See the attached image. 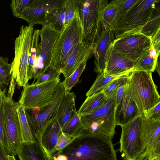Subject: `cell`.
I'll return each instance as SVG.
<instances>
[{
    "mask_svg": "<svg viewBox=\"0 0 160 160\" xmlns=\"http://www.w3.org/2000/svg\"><path fill=\"white\" fill-rule=\"evenodd\" d=\"M83 30V41L95 43L108 27L103 19L107 0H76Z\"/></svg>",
    "mask_w": 160,
    "mask_h": 160,
    "instance_id": "277c9868",
    "label": "cell"
},
{
    "mask_svg": "<svg viewBox=\"0 0 160 160\" xmlns=\"http://www.w3.org/2000/svg\"><path fill=\"white\" fill-rule=\"evenodd\" d=\"M95 43H80L69 58L62 73L65 78L70 76L83 62L87 61L94 53Z\"/></svg>",
    "mask_w": 160,
    "mask_h": 160,
    "instance_id": "ac0fdd59",
    "label": "cell"
},
{
    "mask_svg": "<svg viewBox=\"0 0 160 160\" xmlns=\"http://www.w3.org/2000/svg\"><path fill=\"white\" fill-rule=\"evenodd\" d=\"M128 80L127 93L135 102L141 114L160 102V96L152 73L132 71Z\"/></svg>",
    "mask_w": 160,
    "mask_h": 160,
    "instance_id": "5b68a950",
    "label": "cell"
},
{
    "mask_svg": "<svg viewBox=\"0 0 160 160\" xmlns=\"http://www.w3.org/2000/svg\"><path fill=\"white\" fill-rule=\"evenodd\" d=\"M141 115L136 104L126 92L116 108V126L123 125Z\"/></svg>",
    "mask_w": 160,
    "mask_h": 160,
    "instance_id": "ffe728a7",
    "label": "cell"
},
{
    "mask_svg": "<svg viewBox=\"0 0 160 160\" xmlns=\"http://www.w3.org/2000/svg\"><path fill=\"white\" fill-rule=\"evenodd\" d=\"M0 143L5 149L6 144L5 128L1 105L0 107Z\"/></svg>",
    "mask_w": 160,
    "mask_h": 160,
    "instance_id": "b9f144b4",
    "label": "cell"
},
{
    "mask_svg": "<svg viewBox=\"0 0 160 160\" xmlns=\"http://www.w3.org/2000/svg\"><path fill=\"white\" fill-rule=\"evenodd\" d=\"M151 38L152 44L153 48L157 52L160 54V29Z\"/></svg>",
    "mask_w": 160,
    "mask_h": 160,
    "instance_id": "7bdbcfd3",
    "label": "cell"
},
{
    "mask_svg": "<svg viewBox=\"0 0 160 160\" xmlns=\"http://www.w3.org/2000/svg\"><path fill=\"white\" fill-rule=\"evenodd\" d=\"M33 0H13L10 5L13 15L19 17L23 11L31 3Z\"/></svg>",
    "mask_w": 160,
    "mask_h": 160,
    "instance_id": "e575fe53",
    "label": "cell"
},
{
    "mask_svg": "<svg viewBox=\"0 0 160 160\" xmlns=\"http://www.w3.org/2000/svg\"><path fill=\"white\" fill-rule=\"evenodd\" d=\"M20 160H48L39 142L22 143L17 154Z\"/></svg>",
    "mask_w": 160,
    "mask_h": 160,
    "instance_id": "603a6c76",
    "label": "cell"
},
{
    "mask_svg": "<svg viewBox=\"0 0 160 160\" xmlns=\"http://www.w3.org/2000/svg\"><path fill=\"white\" fill-rule=\"evenodd\" d=\"M134 160H151V153L149 152H146Z\"/></svg>",
    "mask_w": 160,
    "mask_h": 160,
    "instance_id": "f6af8a7d",
    "label": "cell"
},
{
    "mask_svg": "<svg viewBox=\"0 0 160 160\" xmlns=\"http://www.w3.org/2000/svg\"><path fill=\"white\" fill-rule=\"evenodd\" d=\"M66 17L65 28L73 18L78 9L76 0H67L65 5Z\"/></svg>",
    "mask_w": 160,
    "mask_h": 160,
    "instance_id": "8d00e7d4",
    "label": "cell"
},
{
    "mask_svg": "<svg viewBox=\"0 0 160 160\" xmlns=\"http://www.w3.org/2000/svg\"><path fill=\"white\" fill-rule=\"evenodd\" d=\"M112 139L83 128L48 160H117Z\"/></svg>",
    "mask_w": 160,
    "mask_h": 160,
    "instance_id": "6da1fadb",
    "label": "cell"
},
{
    "mask_svg": "<svg viewBox=\"0 0 160 160\" xmlns=\"http://www.w3.org/2000/svg\"><path fill=\"white\" fill-rule=\"evenodd\" d=\"M33 26L22 25L15 40L14 57L11 64L10 79L7 96L12 98L17 86L25 87L28 84L27 69Z\"/></svg>",
    "mask_w": 160,
    "mask_h": 160,
    "instance_id": "7a4b0ae2",
    "label": "cell"
},
{
    "mask_svg": "<svg viewBox=\"0 0 160 160\" xmlns=\"http://www.w3.org/2000/svg\"><path fill=\"white\" fill-rule=\"evenodd\" d=\"M65 92L60 82L57 86L52 102L42 108L25 109L27 119L35 140L40 142L47 128L56 119L58 107Z\"/></svg>",
    "mask_w": 160,
    "mask_h": 160,
    "instance_id": "8992f818",
    "label": "cell"
},
{
    "mask_svg": "<svg viewBox=\"0 0 160 160\" xmlns=\"http://www.w3.org/2000/svg\"><path fill=\"white\" fill-rule=\"evenodd\" d=\"M108 100L101 91L87 97L77 113L80 116L89 114L102 105Z\"/></svg>",
    "mask_w": 160,
    "mask_h": 160,
    "instance_id": "cb8c5ba5",
    "label": "cell"
},
{
    "mask_svg": "<svg viewBox=\"0 0 160 160\" xmlns=\"http://www.w3.org/2000/svg\"><path fill=\"white\" fill-rule=\"evenodd\" d=\"M129 76L122 78L118 88L116 97V108L126 93L128 87V77Z\"/></svg>",
    "mask_w": 160,
    "mask_h": 160,
    "instance_id": "f35d334b",
    "label": "cell"
},
{
    "mask_svg": "<svg viewBox=\"0 0 160 160\" xmlns=\"http://www.w3.org/2000/svg\"><path fill=\"white\" fill-rule=\"evenodd\" d=\"M152 44L151 38L138 32L121 35L115 39L111 46L116 52L136 62L143 51Z\"/></svg>",
    "mask_w": 160,
    "mask_h": 160,
    "instance_id": "7c38bea8",
    "label": "cell"
},
{
    "mask_svg": "<svg viewBox=\"0 0 160 160\" xmlns=\"http://www.w3.org/2000/svg\"><path fill=\"white\" fill-rule=\"evenodd\" d=\"M5 95V93L3 92H0V107L2 104Z\"/></svg>",
    "mask_w": 160,
    "mask_h": 160,
    "instance_id": "7dc6e473",
    "label": "cell"
},
{
    "mask_svg": "<svg viewBox=\"0 0 160 160\" xmlns=\"http://www.w3.org/2000/svg\"><path fill=\"white\" fill-rule=\"evenodd\" d=\"M39 29H35L33 32L27 69V78L28 81L32 78L34 65L39 47Z\"/></svg>",
    "mask_w": 160,
    "mask_h": 160,
    "instance_id": "83f0119b",
    "label": "cell"
},
{
    "mask_svg": "<svg viewBox=\"0 0 160 160\" xmlns=\"http://www.w3.org/2000/svg\"><path fill=\"white\" fill-rule=\"evenodd\" d=\"M61 73L49 66L37 78L36 84H38L45 82L55 79L60 77Z\"/></svg>",
    "mask_w": 160,
    "mask_h": 160,
    "instance_id": "d590c367",
    "label": "cell"
},
{
    "mask_svg": "<svg viewBox=\"0 0 160 160\" xmlns=\"http://www.w3.org/2000/svg\"><path fill=\"white\" fill-rule=\"evenodd\" d=\"M60 79L59 77L38 84H28L23 88L18 103L25 109L42 108L49 105L53 101Z\"/></svg>",
    "mask_w": 160,
    "mask_h": 160,
    "instance_id": "30bf717a",
    "label": "cell"
},
{
    "mask_svg": "<svg viewBox=\"0 0 160 160\" xmlns=\"http://www.w3.org/2000/svg\"><path fill=\"white\" fill-rule=\"evenodd\" d=\"M65 6V5L62 8L52 11L48 17V23L52 25L56 30L60 32L62 31L65 28L66 17Z\"/></svg>",
    "mask_w": 160,
    "mask_h": 160,
    "instance_id": "f1b7e54d",
    "label": "cell"
},
{
    "mask_svg": "<svg viewBox=\"0 0 160 160\" xmlns=\"http://www.w3.org/2000/svg\"><path fill=\"white\" fill-rule=\"evenodd\" d=\"M8 160H16L14 155H11L8 154Z\"/></svg>",
    "mask_w": 160,
    "mask_h": 160,
    "instance_id": "c3c4849f",
    "label": "cell"
},
{
    "mask_svg": "<svg viewBox=\"0 0 160 160\" xmlns=\"http://www.w3.org/2000/svg\"><path fill=\"white\" fill-rule=\"evenodd\" d=\"M158 59L156 68H155V70H156L157 72H158L159 76L160 75V63H159V59Z\"/></svg>",
    "mask_w": 160,
    "mask_h": 160,
    "instance_id": "bcb514c9",
    "label": "cell"
},
{
    "mask_svg": "<svg viewBox=\"0 0 160 160\" xmlns=\"http://www.w3.org/2000/svg\"><path fill=\"white\" fill-rule=\"evenodd\" d=\"M117 91H115L104 103L102 109L100 118L90 124L84 129L112 139L116 133L115 112Z\"/></svg>",
    "mask_w": 160,
    "mask_h": 160,
    "instance_id": "5bb4252c",
    "label": "cell"
},
{
    "mask_svg": "<svg viewBox=\"0 0 160 160\" xmlns=\"http://www.w3.org/2000/svg\"><path fill=\"white\" fill-rule=\"evenodd\" d=\"M142 116V133L146 148L151 158L160 157V120Z\"/></svg>",
    "mask_w": 160,
    "mask_h": 160,
    "instance_id": "9a60e30c",
    "label": "cell"
},
{
    "mask_svg": "<svg viewBox=\"0 0 160 160\" xmlns=\"http://www.w3.org/2000/svg\"><path fill=\"white\" fill-rule=\"evenodd\" d=\"M142 124L141 114L121 126L120 151L123 160H134L146 152Z\"/></svg>",
    "mask_w": 160,
    "mask_h": 160,
    "instance_id": "ba28073f",
    "label": "cell"
},
{
    "mask_svg": "<svg viewBox=\"0 0 160 160\" xmlns=\"http://www.w3.org/2000/svg\"><path fill=\"white\" fill-rule=\"evenodd\" d=\"M67 0H33L21 13L19 18L26 21L29 25L48 22L50 13L53 10L63 7Z\"/></svg>",
    "mask_w": 160,
    "mask_h": 160,
    "instance_id": "4fadbf2b",
    "label": "cell"
},
{
    "mask_svg": "<svg viewBox=\"0 0 160 160\" xmlns=\"http://www.w3.org/2000/svg\"><path fill=\"white\" fill-rule=\"evenodd\" d=\"M142 114L147 118L160 120V102L146 111Z\"/></svg>",
    "mask_w": 160,
    "mask_h": 160,
    "instance_id": "ab89813d",
    "label": "cell"
},
{
    "mask_svg": "<svg viewBox=\"0 0 160 160\" xmlns=\"http://www.w3.org/2000/svg\"><path fill=\"white\" fill-rule=\"evenodd\" d=\"M87 61L82 63L69 77L62 82L65 92H69L77 84L82 72L85 69Z\"/></svg>",
    "mask_w": 160,
    "mask_h": 160,
    "instance_id": "1f68e13d",
    "label": "cell"
},
{
    "mask_svg": "<svg viewBox=\"0 0 160 160\" xmlns=\"http://www.w3.org/2000/svg\"><path fill=\"white\" fill-rule=\"evenodd\" d=\"M119 9V6L114 0L109 3L104 8L103 13L104 21L112 30Z\"/></svg>",
    "mask_w": 160,
    "mask_h": 160,
    "instance_id": "f546056e",
    "label": "cell"
},
{
    "mask_svg": "<svg viewBox=\"0 0 160 160\" xmlns=\"http://www.w3.org/2000/svg\"><path fill=\"white\" fill-rule=\"evenodd\" d=\"M139 0H116L114 1L119 7L117 16L115 20L113 30L115 26L128 12L138 2Z\"/></svg>",
    "mask_w": 160,
    "mask_h": 160,
    "instance_id": "836d02e7",
    "label": "cell"
},
{
    "mask_svg": "<svg viewBox=\"0 0 160 160\" xmlns=\"http://www.w3.org/2000/svg\"><path fill=\"white\" fill-rule=\"evenodd\" d=\"M61 32L49 23L42 26L39 30L41 42L33 66V82L49 66L54 47Z\"/></svg>",
    "mask_w": 160,
    "mask_h": 160,
    "instance_id": "8fae6325",
    "label": "cell"
},
{
    "mask_svg": "<svg viewBox=\"0 0 160 160\" xmlns=\"http://www.w3.org/2000/svg\"><path fill=\"white\" fill-rule=\"evenodd\" d=\"M128 76L117 78L113 80L101 90V92L103 93L108 99L115 91L118 90L122 78Z\"/></svg>",
    "mask_w": 160,
    "mask_h": 160,
    "instance_id": "74e56055",
    "label": "cell"
},
{
    "mask_svg": "<svg viewBox=\"0 0 160 160\" xmlns=\"http://www.w3.org/2000/svg\"><path fill=\"white\" fill-rule=\"evenodd\" d=\"M159 2L157 4L148 22L140 31L142 33L151 38L160 29Z\"/></svg>",
    "mask_w": 160,
    "mask_h": 160,
    "instance_id": "484cf974",
    "label": "cell"
},
{
    "mask_svg": "<svg viewBox=\"0 0 160 160\" xmlns=\"http://www.w3.org/2000/svg\"><path fill=\"white\" fill-rule=\"evenodd\" d=\"M136 62L116 52L111 44L106 54L104 75L114 76L131 72Z\"/></svg>",
    "mask_w": 160,
    "mask_h": 160,
    "instance_id": "2e32d148",
    "label": "cell"
},
{
    "mask_svg": "<svg viewBox=\"0 0 160 160\" xmlns=\"http://www.w3.org/2000/svg\"><path fill=\"white\" fill-rule=\"evenodd\" d=\"M72 138L62 132L59 137L55 147L56 152L63 148L68 144L71 142Z\"/></svg>",
    "mask_w": 160,
    "mask_h": 160,
    "instance_id": "60d3db41",
    "label": "cell"
},
{
    "mask_svg": "<svg viewBox=\"0 0 160 160\" xmlns=\"http://www.w3.org/2000/svg\"><path fill=\"white\" fill-rule=\"evenodd\" d=\"M8 155L5 149L0 143V160H8Z\"/></svg>",
    "mask_w": 160,
    "mask_h": 160,
    "instance_id": "ee69618b",
    "label": "cell"
},
{
    "mask_svg": "<svg viewBox=\"0 0 160 160\" xmlns=\"http://www.w3.org/2000/svg\"><path fill=\"white\" fill-rule=\"evenodd\" d=\"M17 111L20 126L22 143L32 142L35 140L32 133L22 106L16 103Z\"/></svg>",
    "mask_w": 160,
    "mask_h": 160,
    "instance_id": "d4e9b609",
    "label": "cell"
},
{
    "mask_svg": "<svg viewBox=\"0 0 160 160\" xmlns=\"http://www.w3.org/2000/svg\"><path fill=\"white\" fill-rule=\"evenodd\" d=\"M17 102L6 94L1 105L4 120L6 148L9 155H16L22 143Z\"/></svg>",
    "mask_w": 160,
    "mask_h": 160,
    "instance_id": "9c48e42d",
    "label": "cell"
},
{
    "mask_svg": "<svg viewBox=\"0 0 160 160\" xmlns=\"http://www.w3.org/2000/svg\"><path fill=\"white\" fill-rule=\"evenodd\" d=\"M115 39L113 31L109 27L105 29L98 38L94 50L95 72L99 73L104 71L107 52Z\"/></svg>",
    "mask_w": 160,
    "mask_h": 160,
    "instance_id": "e0dca14e",
    "label": "cell"
},
{
    "mask_svg": "<svg viewBox=\"0 0 160 160\" xmlns=\"http://www.w3.org/2000/svg\"><path fill=\"white\" fill-rule=\"evenodd\" d=\"M83 128L81 116L78 114L62 129V131L65 135L72 138L79 133Z\"/></svg>",
    "mask_w": 160,
    "mask_h": 160,
    "instance_id": "4dcf8cb0",
    "label": "cell"
},
{
    "mask_svg": "<svg viewBox=\"0 0 160 160\" xmlns=\"http://www.w3.org/2000/svg\"><path fill=\"white\" fill-rule=\"evenodd\" d=\"M74 92H65L58 107L56 119L62 129L78 114Z\"/></svg>",
    "mask_w": 160,
    "mask_h": 160,
    "instance_id": "d6986e66",
    "label": "cell"
},
{
    "mask_svg": "<svg viewBox=\"0 0 160 160\" xmlns=\"http://www.w3.org/2000/svg\"><path fill=\"white\" fill-rule=\"evenodd\" d=\"M83 40L82 27L78 9L73 18L61 32L49 66L62 73L69 58Z\"/></svg>",
    "mask_w": 160,
    "mask_h": 160,
    "instance_id": "3957f363",
    "label": "cell"
},
{
    "mask_svg": "<svg viewBox=\"0 0 160 160\" xmlns=\"http://www.w3.org/2000/svg\"><path fill=\"white\" fill-rule=\"evenodd\" d=\"M131 72H128L116 75L106 76H104L103 71L98 73L93 84L87 92L86 96L88 97L97 93L102 89L113 80L128 76Z\"/></svg>",
    "mask_w": 160,
    "mask_h": 160,
    "instance_id": "4316f807",
    "label": "cell"
},
{
    "mask_svg": "<svg viewBox=\"0 0 160 160\" xmlns=\"http://www.w3.org/2000/svg\"><path fill=\"white\" fill-rule=\"evenodd\" d=\"M158 0H139L113 29L115 38L128 32H140L148 22Z\"/></svg>",
    "mask_w": 160,
    "mask_h": 160,
    "instance_id": "52a82bcc",
    "label": "cell"
},
{
    "mask_svg": "<svg viewBox=\"0 0 160 160\" xmlns=\"http://www.w3.org/2000/svg\"><path fill=\"white\" fill-rule=\"evenodd\" d=\"M62 133L61 129L56 119L43 133L40 143L48 159L56 152L55 147Z\"/></svg>",
    "mask_w": 160,
    "mask_h": 160,
    "instance_id": "44dd1931",
    "label": "cell"
},
{
    "mask_svg": "<svg viewBox=\"0 0 160 160\" xmlns=\"http://www.w3.org/2000/svg\"><path fill=\"white\" fill-rule=\"evenodd\" d=\"M11 64L7 58L0 56V90L9 83L10 79Z\"/></svg>",
    "mask_w": 160,
    "mask_h": 160,
    "instance_id": "d6a6232c",
    "label": "cell"
},
{
    "mask_svg": "<svg viewBox=\"0 0 160 160\" xmlns=\"http://www.w3.org/2000/svg\"><path fill=\"white\" fill-rule=\"evenodd\" d=\"M159 54L152 44L143 51L138 58L132 71L153 72L155 70L157 60Z\"/></svg>",
    "mask_w": 160,
    "mask_h": 160,
    "instance_id": "7402d4cb",
    "label": "cell"
}]
</instances>
